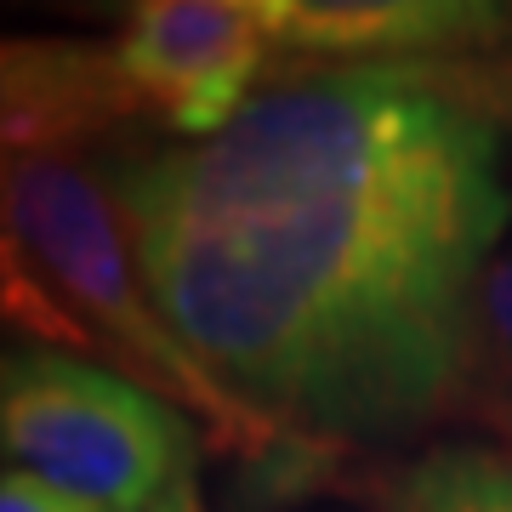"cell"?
<instances>
[{
	"instance_id": "1",
	"label": "cell",
	"mask_w": 512,
	"mask_h": 512,
	"mask_svg": "<svg viewBox=\"0 0 512 512\" xmlns=\"http://www.w3.org/2000/svg\"><path fill=\"white\" fill-rule=\"evenodd\" d=\"M501 120L433 69L296 63L200 143L114 171L143 285L239 404L319 450L456 416L512 228Z\"/></svg>"
},
{
	"instance_id": "2",
	"label": "cell",
	"mask_w": 512,
	"mask_h": 512,
	"mask_svg": "<svg viewBox=\"0 0 512 512\" xmlns=\"http://www.w3.org/2000/svg\"><path fill=\"white\" fill-rule=\"evenodd\" d=\"M0 200L18 228L29 262L57 291V302L92 330L97 353L126 382L148 387L154 399L177 404L205 427V439L234 450L274 478H302L330 467V450L291 439L285 427L239 404L194 353L177 342V330L160 319L143 285L137 251H131L126 217L114 200V183L80 160L74 148L46 154H6L0 160Z\"/></svg>"
},
{
	"instance_id": "3",
	"label": "cell",
	"mask_w": 512,
	"mask_h": 512,
	"mask_svg": "<svg viewBox=\"0 0 512 512\" xmlns=\"http://www.w3.org/2000/svg\"><path fill=\"white\" fill-rule=\"evenodd\" d=\"M0 450L92 512H154L194 478V427L177 404L52 348L0 353Z\"/></svg>"
},
{
	"instance_id": "4",
	"label": "cell",
	"mask_w": 512,
	"mask_h": 512,
	"mask_svg": "<svg viewBox=\"0 0 512 512\" xmlns=\"http://www.w3.org/2000/svg\"><path fill=\"white\" fill-rule=\"evenodd\" d=\"M268 46L256 0H143L114 35L131 103L194 143L256 97Z\"/></svg>"
},
{
	"instance_id": "5",
	"label": "cell",
	"mask_w": 512,
	"mask_h": 512,
	"mask_svg": "<svg viewBox=\"0 0 512 512\" xmlns=\"http://www.w3.org/2000/svg\"><path fill=\"white\" fill-rule=\"evenodd\" d=\"M274 46L336 69H444L490 52L512 6L478 0H256Z\"/></svg>"
},
{
	"instance_id": "6",
	"label": "cell",
	"mask_w": 512,
	"mask_h": 512,
	"mask_svg": "<svg viewBox=\"0 0 512 512\" xmlns=\"http://www.w3.org/2000/svg\"><path fill=\"white\" fill-rule=\"evenodd\" d=\"M131 109L114 40L0 35V160L80 148Z\"/></svg>"
},
{
	"instance_id": "7",
	"label": "cell",
	"mask_w": 512,
	"mask_h": 512,
	"mask_svg": "<svg viewBox=\"0 0 512 512\" xmlns=\"http://www.w3.org/2000/svg\"><path fill=\"white\" fill-rule=\"evenodd\" d=\"M456 416L512 439V245L495 251V262L484 268V285L473 296Z\"/></svg>"
},
{
	"instance_id": "8",
	"label": "cell",
	"mask_w": 512,
	"mask_h": 512,
	"mask_svg": "<svg viewBox=\"0 0 512 512\" xmlns=\"http://www.w3.org/2000/svg\"><path fill=\"white\" fill-rule=\"evenodd\" d=\"M387 512H512V456L444 444L410 461L382 495Z\"/></svg>"
},
{
	"instance_id": "9",
	"label": "cell",
	"mask_w": 512,
	"mask_h": 512,
	"mask_svg": "<svg viewBox=\"0 0 512 512\" xmlns=\"http://www.w3.org/2000/svg\"><path fill=\"white\" fill-rule=\"evenodd\" d=\"M0 330L18 336V342H29V348L74 353V359L97 353L92 330L57 302V291L40 279L35 262H29L18 228L6 217V200H0Z\"/></svg>"
},
{
	"instance_id": "10",
	"label": "cell",
	"mask_w": 512,
	"mask_h": 512,
	"mask_svg": "<svg viewBox=\"0 0 512 512\" xmlns=\"http://www.w3.org/2000/svg\"><path fill=\"white\" fill-rule=\"evenodd\" d=\"M439 80H450L461 97H473L484 114H495L501 126L512 120V23L507 35L495 40L490 52L478 57H461V63H444V69H433Z\"/></svg>"
},
{
	"instance_id": "11",
	"label": "cell",
	"mask_w": 512,
	"mask_h": 512,
	"mask_svg": "<svg viewBox=\"0 0 512 512\" xmlns=\"http://www.w3.org/2000/svg\"><path fill=\"white\" fill-rule=\"evenodd\" d=\"M0 512H92V507L29 473H0Z\"/></svg>"
},
{
	"instance_id": "12",
	"label": "cell",
	"mask_w": 512,
	"mask_h": 512,
	"mask_svg": "<svg viewBox=\"0 0 512 512\" xmlns=\"http://www.w3.org/2000/svg\"><path fill=\"white\" fill-rule=\"evenodd\" d=\"M154 512H205V507H200V490H194V478H188V484H177V490L165 495Z\"/></svg>"
}]
</instances>
